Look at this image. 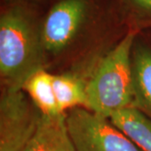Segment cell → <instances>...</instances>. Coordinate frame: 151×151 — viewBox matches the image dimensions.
<instances>
[{"mask_svg":"<svg viewBox=\"0 0 151 151\" xmlns=\"http://www.w3.org/2000/svg\"><path fill=\"white\" fill-rule=\"evenodd\" d=\"M42 20L23 0H12L0 14V77L3 90H21L25 81L44 69L45 51Z\"/></svg>","mask_w":151,"mask_h":151,"instance_id":"cell-1","label":"cell"},{"mask_svg":"<svg viewBox=\"0 0 151 151\" xmlns=\"http://www.w3.org/2000/svg\"><path fill=\"white\" fill-rule=\"evenodd\" d=\"M136 34V29H130L98 63L86 83V109L109 119L114 113L134 107L132 54Z\"/></svg>","mask_w":151,"mask_h":151,"instance_id":"cell-2","label":"cell"},{"mask_svg":"<svg viewBox=\"0 0 151 151\" xmlns=\"http://www.w3.org/2000/svg\"><path fill=\"white\" fill-rule=\"evenodd\" d=\"M93 0H58L42 19L41 37L45 54L64 52L92 24Z\"/></svg>","mask_w":151,"mask_h":151,"instance_id":"cell-3","label":"cell"},{"mask_svg":"<svg viewBox=\"0 0 151 151\" xmlns=\"http://www.w3.org/2000/svg\"><path fill=\"white\" fill-rule=\"evenodd\" d=\"M66 123L76 151H142L109 119L85 108L66 113Z\"/></svg>","mask_w":151,"mask_h":151,"instance_id":"cell-4","label":"cell"},{"mask_svg":"<svg viewBox=\"0 0 151 151\" xmlns=\"http://www.w3.org/2000/svg\"><path fill=\"white\" fill-rule=\"evenodd\" d=\"M23 90H3L0 98V151H23L41 118Z\"/></svg>","mask_w":151,"mask_h":151,"instance_id":"cell-5","label":"cell"},{"mask_svg":"<svg viewBox=\"0 0 151 151\" xmlns=\"http://www.w3.org/2000/svg\"><path fill=\"white\" fill-rule=\"evenodd\" d=\"M23 151H76L66 123V113L41 114L36 131Z\"/></svg>","mask_w":151,"mask_h":151,"instance_id":"cell-6","label":"cell"},{"mask_svg":"<svg viewBox=\"0 0 151 151\" xmlns=\"http://www.w3.org/2000/svg\"><path fill=\"white\" fill-rule=\"evenodd\" d=\"M134 107L151 115V50L134 44L132 54Z\"/></svg>","mask_w":151,"mask_h":151,"instance_id":"cell-7","label":"cell"},{"mask_svg":"<svg viewBox=\"0 0 151 151\" xmlns=\"http://www.w3.org/2000/svg\"><path fill=\"white\" fill-rule=\"evenodd\" d=\"M111 123L142 151H151V121L139 109L128 108L110 117Z\"/></svg>","mask_w":151,"mask_h":151,"instance_id":"cell-8","label":"cell"},{"mask_svg":"<svg viewBox=\"0 0 151 151\" xmlns=\"http://www.w3.org/2000/svg\"><path fill=\"white\" fill-rule=\"evenodd\" d=\"M54 75L47 72L45 69L33 74L22 87L35 105V107L45 115H55L60 111L53 86Z\"/></svg>","mask_w":151,"mask_h":151,"instance_id":"cell-9","label":"cell"},{"mask_svg":"<svg viewBox=\"0 0 151 151\" xmlns=\"http://www.w3.org/2000/svg\"><path fill=\"white\" fill-rule=\"evenodd\" d=\"M55 95L60 111L85 108L86 103V83L71 75H54Z\"/></svg>","mask_w":151,"mask_h":151,"instance_id":"cell-10","label":"cell"},{"mask_svg":"<svg viewBox=\"0 0 151 151\" xmlns=\"http://www.w3.org/2000/svg\"><path fill=\"white\" fill-rule=\"evenodd\" d=\"M125 10L137 22L151 21V0H121Z\"/></svg>","mask_w":151,"mask_h":151,"instance_id":"cell-11","label":"cell"},{"mask_svg":"<svg viewBox=\"0 0 151 151\" xmlns=\"http://www.w3.org/2000/svg\"><path fill=\"white\" fill-rule=\"evenodd\" d=\"M23 1H25V2H28V3H39V2H45L46 0H23Z\"/></svg>","mask_w":151,"mask_h":151,"instance_id":"cell-12","label":"cell"}]
</instances>
